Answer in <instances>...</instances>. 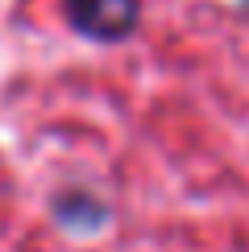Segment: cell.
Listing matches in <instances>:
<instances>
[{"label": "cell", "mask_w": 249, "mask_h": 252, "mask_svg": "<svg viewBox=\"0 0 249 252\" xmlns=\"http://www.w3.org/2000/svg\"><path fill=\"white\" fill-rule=\"evenodd\" d=\"M245 8H249V0H245Z\"/></svg>", "instance_id": "2"}, {"label": "cell", "mask_w": 249, "mask_h": 252, "mask_svg": "<svg viewBox=\"0 0 249 252\" xmlns=\"http://www.w3.org/2000/svg\"><path fill=\"white\" fill-rule=\"evenodd\" d=\"M67 21L83 37L121 41L137 29L141 0H67Z\"/></svg>", "instance_id": "1"}]
</instances>
